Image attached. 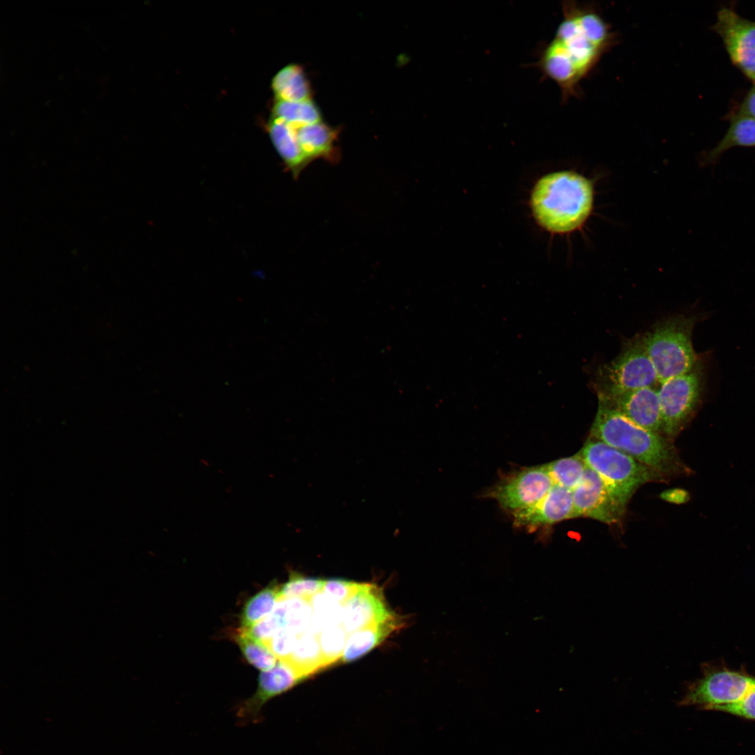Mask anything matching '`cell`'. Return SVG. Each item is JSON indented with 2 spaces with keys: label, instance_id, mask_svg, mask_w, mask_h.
Listing matches in <instances>:
<instances>
[{
  "label": "cell",
  "instance_id": "cell-30",
  "mask_svg": "<svg viewBox=\"0 0 755 755\" xmlns=\"http://www.w3.org/2000/svg\"><path fill=\"white\" fill-rule=\"evenodd\" d=\"M712 710L728 712L747 719H755V682L746 694L738 702L717 706Z\"/></svg>",
  "mask_w": 755,
  "mask_h": 755
},
{
  "label": "cell",
  "instance_id": "cell-2",
  "mask_svg": "<svg viewBox=\"0 0 755 755\" xmlns=\"http://www.w3.org/2000/svg\"><path fill=\"white\" fill-rule=\"evenodd\" d=\"M589 437L630 455L663 477L691 473L672 440L635 424L599 403Z\"/></svg>",
  "mask_w": 755,
  "mask_h": 755
},
{
  "label": "cell",
  "instance_id": "cell-32",
  "mask_svg": "<svg viewBox=\"0 0 755 755\" xmlns=\"http://www.w3.org/2000/svg\"><path fill=\"white\" fill-rule=\"evenodd\" d=\"M666 499L676 503H686L690 498L689 493L684 489L670 490L669 492H666Z\"/></svg>",
  "mask_w": 755,
  "mask_h": 755
},
{
  "label": "cell",
  "instance_id": "cell-21",
  "mask_svg": "<svg viewBox=\"0 0 755 755\" xmlns=\"http://www.w3.org/2000/svg\"><path fill=\"white\" fill-rule=\"evenodd\" d=\"M740 146H755V120L735 114L724 137L707 154V161L711 164L726 150Z\"/></svg>",
  "mask_w": 755,
  "mask_h": 755
},
{
  "label": "cell",
  "instance_id": "cell-8",
  "mask_svg": "<svg viewBox=\"0 0 755 755\" xmlns=\"http://www.w3.org/2000/svg\"><path fill=\"white\" fill-rule=\"evenodd\" d=\"M554 483L545 464L525 468L491 488L489 496L512 514L538 504Z\"/></svg>",
  "mask_w": 755,
  "mask_h": 755
},
{
  "label": "cell",
  "instance_id": "cell-11",
  "mask_svg": "<svg viewBox=\"0 0 755 755\" xmlns=\"http://www.w3.org/2000/svg\"><path fill=\"white\" fill-rule=\"evenodd\" d=\"M572 518L587 517L612 524L625 510L614 499L601 477L587 466L581 482L573 490Z\"/></svg>",
  "mask_w": 755,
  "mask_h": 755
},
{
  "label": "cell",
  "instance_id": "cell-22",
  "mask_svg": "<svg viewBox=\"0 0 755 755\" xmlns=\"http://www.w3.org/2000/svg\"><path fill=\"white\" fill-rule=\"evenodd\" d=\"M280 587L273 581L247 600L240 614L241 628L250 629L272 612L280 599Z\"/></svg>",
  "mask_w": 755,
  "mask_h": 755
},
{
  "label": "cell",
  "instance_id": "cell-14",
  "mask_svg": "<svg viewBox=\"0 0 755 755\" xmlns=\"http://www.w3.org/2000/svg\"><path fill=\"white\" fill-rule=\"evenodd\" d=\"M303 680L291 666L278 660L273 668L259 674L256 691L240 705L238 717L244 721H257L266 702Z\"/></svg>",
  "mask_w": 755,
  "mask_h": 755
},
{
  "label": "cell",
  "instance_id": "cell-3",
  "mask_svg": "<svg viewBox=\"0 0 755 755\" xmlns=\"http://www.w3.org/2000/svg\"><path fill=\"white\" fill-rule=\"evenodd\" d=\"M594 191L590 180L569 171L545 175L535 184L531 197L533 215L542 227L552 233L579 228L589 217Z\"/></svg>",
  "mask_w": 755,
  "mask_h": 755
},
{
  "label": "cell",
  "instance_id": "cell-18",
  "mask_svg": "<svg viewBox=\"0 0 755 755\" xmlns=\"http://www.w3.org/2000/svg\"><path fill=\"white\" fill-rule=\"evenodd\" d=\"M402 617H394L357 630L347 639L341 661L348 663L365 655L380 644L392 632L403 626Z\"/></svg>",
  "mask_w": 755,
  "mask_h": 755
},
{
  "label": "cell",
  "instance_id": "cell-6",
  "mask_svg": "<svg viewBox=\"0 0 755 755\" xmlns=\"http://www.w3.org/2000/svg\"><path fill=\"white\" fill-rule=\"evenodd\" d=\"M659 384L643 336L638 335L624 342L614 359L599 366L593 389L597 396H604Z\"/></svg>",
  "mask_w": 755,
  "mask_h": 755
},
{
  "label": "cell",
  "instance_id": "cell-5",
  "mask_svg": "<svg viewBox=\"0 0 755 755\" xmlns=\"http://www.w3.org/2000/svg\"><path fill=\"white\" fill-rule=\"evenodd\" d=\"M580 452L587 466L601 477L614 499L624 510L640 486L663 478L630 455L591 437Z\"/></svg>",
  "mask_w": 755,
  "mask_h": 755
},
{
  "label": "cell",
  "instance_id": "cell-9",
  "mask_svg": "<svg viewBox=\"0 0 755 755\" xmlns=\"http://www.w3.org/2000/svg\"><path fill=\"white\" fill-rule=\"evenodd\" d=\"M713 29L721 37L732 62L755 83V22L722 7Z\"/></svg>",
  "mask_w": 755,
  "mask_h": 755
},
{
  "label": "cell",
  "instance_id": "cell-16",
  "mask_svg": "<svg viewBox=\"0 0 755 755\" xmlns=\"http://www.w3.org/2000/svg\"><path fill=\"white\" fill-rule=\"evenodd\" d=\"M296 129L298 140L310 162L322 159L336 162L340 157L336 147L337 132L327 124L318 122Z\"/></svg>",
  "mask_w": 755,
  "mask_h": 755
},
{
  "label": "cell",
  "instance_id": "cell-24",
  "mask_svg": "<svg viewBox=\"0 0 755 755\" xmlns=\"http://www.w3.org/2000/svg\"><path fill=\"white\" fill-rule=\"evenodd\" d=\"M233 638L247 661L257 669L266 671L276 665L278 661L276 656L247 629L240 628Z\"/></svg>",
  "mask_w": 755,
  "mask_h": 755
},
{
  "label": "cell",
  "instance_id": "cell-31",
  "mask_svg": "<svg viewBox=\"0 0 755 755\" xmlns=\"http://www.w3.org/2000/svg\"><path fill=\"white\" fill-rule=\"evenodd\" d=\"M736 114L755 120V85L746 94Z\"/></svg>",
  "mask_w": 755,
  "mask_h": 755
},
{
  "label": "cell",
  "instance_id": "cell-17",
  "mask_svg": "<svg viewBox=\"0 0 755 755\" xmlns=\"http://www.w3.org/2000/svg\"><path fill=\"white\" fill-rule=\"evenodd\" d=\"M268 133L273 145L294 178L310 163L300 146L296 129L273 117L268 123Z\"/></svg>",
  "mask_w": 755,
  "mask_h": 755
},
{
  "label": "cell",
  "instance_id": "cell-23",
  "mask_svg": "<svg viewBox=\"0 0 755 755\" xmlns=\"http://www.w3.org/2000/svg\"><path fill=\"white\" fill-rule=\"evenodd\" d=\"M273 117L295 129L321 122V113L312 99L289 101L276 100L273 106Z\"/></svg>",
  "mask_w": 755,
  "mask_h": 755
},
{
  "label": "cell",
  "instance_id": "cell-28",
  "mask_svg": "<svg viewBox=\"0 0 755 755\" xmlns=\"http://www.w3.org/2000/svg\"><path fill=\"white\" fill-rule=\"evenodd\" d=\"M347 639V631L340 624L327 627L319 633V640L326 667L341 659Z\"/></svg>",
  "mask_w": 755,
  "mask_h": 755
},
{
  "label": "cell",
  "instance_id": "cell-20",
  "mask_svg": "<svg viewBox=\"0 0 755 755\" xmlns=\"http://www.w3.org/2000/svg\"><path fill=\"white\" fill-rule=\"evenodd\" d=\"M272 89L276 100L299 101L311 99V88L303 68L289 64L273 77Z\"/></svg>",
  "mask_w": 755,
  "mask_h": 755
},
{
  "label": "cell",
  "instance_id": "cell-29",
  "mask_svg": "<svg viewBox=\"0 0 755 755\" xmlns=\"http://www.w3.org/2000/svg\"><path fill=\"white\" fill-rule=\"evenodd\" d=\"M361 584L343 579H329L324 581L322 591L343 605L357 593Z\"/></svg>",
  "mask_w": 755,
  "mask_h": 755
},
{
  "label": "cell",
  "instance_id": "cell-13",
  "mask_svg": "<svg viewBox=\"0 0 755 755\" xmlns=\"http://www.w3.org/2000/svg\"><path fill=\"white\" fill-rule=\"evenodd\" d=\"M395 615L388 608L380 587L361 583L357 593L343 605L342 626L347 633H352Z\"/></svg>",
  "mask_w": 755,
  "mask_h": 755
},
{
  "label": "cell",
  "instance_id": "cell-19",
  "mask_svg": "<svg viewBox=\"0 0 755 755\" xmlns=\"http://www.w3.org/2000/svg\"><path fill=\"white\" fill-rule=\"evenodd\" d=\"M319 634L310 628L299 635L292 652L282 661L291 666L304 680L326 668Z\"/></svg>",
  "mask_w": 755,
  "mask_h": 755
},
{
  "label": "cell",
  "instance_id": "cell-7",
  "mask_svg": "<svg viewBox=\"0 0 755 755\" xmlns=\"http://www.w3.org/2000/svg\"><path fill=\"white\" fill-rule=\"evenodd\" d=\"M706 358L689 372L658 386L662 435L674 439L693 419L704 398Z\"/></svg>",
  "mask_w": 755,
  "mask_h": 755
},
{
  "label": "cell",
  "instance_id": "cell-4",
  "mask_svg": "<svg viewBox=\"0 0 755 755\" xmlns=\"http://www.w3.org/2000/svg\"><path fill=\"white\" fill-rule=\"evenodd\" d=\"M699 320L695 315H674L642 335L659 384L689 372L702 358L692 344L693 331Z\"/></svg>",
  "mask_w": 755,
  "mask_h": 755
},
{
  "label": "cell",
  "instance_id": "cell-15",
  "mask_svg": "<svg viewBox=\"0 0 755 755\" xmlns=\"http://www.w3.org/2000/svg\"><path fill=\"white\" fill-rule=\"evenodd\" d=\"M573 490L554 484L535 506L513 514L516 526L537 528L572 518Z\"/></svg>",
  "mask_w": 755,
  "mask_h": 755
},
{
  "label": "cell",
  "instance_id": "cell-26",
  "mask_svg": "<svg viewBox=\"0 0 755 755\" xmlns=\"http://www.w3.org/2000/svg\"><path fill=\"white\" fill-rule=\"evenodd\" d=\"M312 630L319 633L324 628L342 624L343 605L324 593L319 592L310 600Z\"/></svg>",
  "mask_w": 755,
  "mask_h": 755
},
{
  "label": "cell",
  "instance_id": "cell-27",
  "mask_svg": "<svg viewBox=\"0 0 755 755\" xmlns=\"http://www.w3.org/2000/svg\"><path fill=\"white\" fill-rule=\"evenodd\" d=\"M324 581L292 572L287 582L280 587V599L296 598L310 602L315 594L322 591Z\"/></svg>",
  "mask_w": 755,
  "mask_h": 755
},
{
  "label": "cell",
  "instance_id": "cell-12",
  "mask_svg": "<svg viewBox=\"0 0 755 755\" xmlns=\"http://www.w3.org/2000/svg\"><path fill=\"white\" fill-rule=\"evenodd\" d=\"M598 399L599 403L617 411L635 424L661 433L658 387H647L618 394L598 396Z\"/></svg>",
  "mask_w": 755,
  "mask_h": 755
},
{
  "label": "cell",
  "instance_id": "cell-1",
  "mask_svg": "<svg viewBox=\"0 0 755 755\" xmlns=\"http://www.w3.org/2000/svg\"><path fill=\"white\" fill-rule=\"evenodd\" d=\"M562 8V20L537 66L559 86L566 100L577 94L582 81L615 44L616 36L592 6L565 1Z\"/></svg>",
  "mask_w": 755,
  "mask_h": 755
},
{
  "label": "cell",
  "instance_id": "cell-10",
  "mask_svg": "<svg viewBox=\"0 0 755 755\" xmlns=\"http://www.w3.org/2000/svg\"><path fill=\"white\" fill-rule=\"evenodd\" d=\"M754 682V678L728 670L709 673L689 687L680 704L712 710L734 703L746 694Z\"/></svg>",
  "mask_w": 755,
  "mask_h": 755
},
{
  "label": "cell",
  "instance_id": "cell-25",
  "mask_svg": "<svg viewBox=\"0 0 755 755\" xmlns=\"http://www.w3.org/2000/svg\"><path fill=\"white\" fill-rule=\"evenodd\" d=\"M554 484L573 490L582 480L587 465L580 452L545 464Z\"/></svg>",
  "mask_w": 755,
  "mask_h": 755
}]
</instances>
